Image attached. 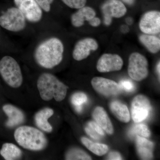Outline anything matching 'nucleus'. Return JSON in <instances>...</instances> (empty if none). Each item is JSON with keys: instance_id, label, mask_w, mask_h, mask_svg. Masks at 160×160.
<instances>
[{"instance_id": "f257e3e1", "label": "nucleus", "mask_w": 160, "mask_h": 160, "mask_svg": "<svg viewBox=\"0 0 160 160\" xmlns=\"http://www.w3.org/2000/svg\"><path fill=\"white\" fill-rule=\"evenodd\" d=\"M64 46L56 37L49 38L39 44L34 52V58L39 66L51 69L59 65L63 60Z\"/></svg>"}, {"instance_id": "f03ea898", "label": "nucleus", "mask_w": 160, "mask_h": 160, "mask_svg": "<svg viewBox=\"0 0 160 160\" xmlns=\"http://www.w3.org/2000/svg\"><path fill=\"white\" fill-rule=\"evenodd\" d=\"M41 98L49 101L54 98L58 102L66 98L68 87L54 75L45 72L40 75L37 83Z\"/></svg>"}, {"instance_id": "7ed1b4c3", "label": "nucleus", "mask_w": 160, "mask_h": 160, "mask_svg": "<svg viewBox=\"0 0 160 160\" xmlns=\"http://www.w3.org/2000/svg\"><path fill=\"white\" fill-rule=\"evenodd\" d=\"M14 137L19 146L31 151H42L48 146V140L44 133L32 126L19 127L14 132Z\"/></svg>"}, {"instance_id": "20e7f679", "label": "nucleus", "mask_w": 160, "mask_h": 160, "mask_svg": "<svg viewBox=\"0 0 160 160\" xmlns=\"http://www.w3.org/2000/svg\"><path fill=\"white\" fill-rule=\"evenodd\" d=\"M0 75L5 82L12 88H18L23 83L20 65L14 58L6 56L0 60Z\"/></svg>"}, {"instance_id": "39448f33", "label": "nucleus", "mask_w": 160, "mask_h": 160, "mask_svg": "<svg viewBox=\"0 0 160 160\" xmlns=\"http://www.w3.org/2000/svg\"><path fill=\"white\" fill-rule=\"evenodd\" d=\"M27 20L17 7L9 8L0 16V26L12 32H19L26 28Z\"/></svg>"}, {"instance_id": "423d86ee", "label": "nucleus", "mask_w": 160, "mask_h": 160, "mask_svg": "<svg viewBox=\"0 0 160 160\" xmlns=\"http://www.w3.org/2000/svg\"><path fill=\"white\" fill-rule=\"evenodd\" d=\"M128 72L129 77L135 81L139 82L145 79L149 73L146 58L139 52L132 53L129 57Z\"/></svg>"}, {"instance_id": "0eeeda50", "label": "nucleus", "mask_w": 160, "mask_h": 160, "mask_svg": "<svg viewBox=\"0 0 160 160\" xmlns=\"http://www.w3.org/2000/svg\"><path fill=\"white\" fill-rule=\"evenodd\" d=\"M14 2L29 22L38 23L42 20L43 10L35 0H14Z\"/></svg>"}, {"instance_id": "6e6552de", "label": "nucleus", "mask_w": 160, "mask_h": 160, "mask_svg": "<svg viewBox=\"0 0 160 160\" xmlns=\"http://www.w3.org/2000/svg\"><path fill=\"white\" fill-rule=\"evenodd\" d=\"M151 103L148 98L142 95L137 96L132 100L131 114L135 123H139L146 120L151 110Z\"/></svg>"}, {"instance_id": "1a4fd4ad", "label": "nucleus", "mask_w": 160, "mask_h": 160, "mask_svg": "<svg viewBox=\"0 0 160 160\" xmlns=\"http://www.w3.org/2000/svg\"><path fill=\"white\" fill-rule=\"evenodd\" d=\"M104 17V22L109 26L112 18H120L125 16L127 12L126 6L120 0H107L102 6Z\"/></svg>"}, {"instance_id": "9d476101", "label": "nucleus", "mask_w": 160, "mask_h": 160, "mask_svg": "<svg viewBox=\"0 0 160 160\" xmlns=\"http://www.w3.org/2000/svg\"><path fill=\"white\" fill-rule=\"evenodd\" d=\"M139 28L145 34L154 35L159 33L160 12L150 11L145 13L140 20Z\"/></svg>"}, {"instance_id": "9b49d317", "label": "nucleus", "mask_w": 160, "mask_h": 160, "mask_svg": "<svg viewBox=\"0 0 160 160\" xmlns=\"http://www.w3.org/2000/svg\"><path fill=\"white\" fill-rule=\"evenodd\" d=\"M93 89L105 96L118 94L121 91L119 85L114 81L102 77H95L91 81Z\"/></svg>"}, {"instance_id": "f8f14e48", "label": "nucleus", "mask_w": 160, "mask_h": 160, "mask_svg": "<svg viewBox=\"0 0 160 160\" xmlns=\"http://www.w3.org/2000/svg\"><path fill=\"white\" fill-rule=\"evenodd\" d=\"M123 61L118 55L105 53L98 60L97 69L101 72L119 71L122 68Z\"/></svg>"}, {"instance_id": "ddd939ff", "label": "nucleus", "mask_w": 160, "mask_h": 160, "mask_svg": "<svg viewBox=\"0 0 160 160\" xmlns=\"http://www.w3.org/2000/svg\"><path fill=\"white\" fill-rule=\"evenodd\" d=\"M98 48L96 40L87 38L78 41L72 51V57L76 61H81L89 56L92 51H96Z\"/></svg>"}, {"instance_id": "4468645a", "label": "nucleus", "mask_w": 160, "mask_h": 160, "mask_svg": "<svg viewBox=\"0 0 160 160\" xmlns=\"http://www.w3.org/2000/svg\"><path fill=\"white\" fill-rule=\"evenodd\" d=\"M2 109L8 118L6 123V126L8 128H14L25 122V114L18 107L10 104H6L3 106Z\"/></svg>"}, {"instance_id": "2eb2a0df", "label": "nucleus", "mask_w": 160, "mask_h": 160, "mask_svg": "<svg viewBox=\"0 0 160 160\" xmlns=\"http://www.w3.org/2000/svg\"><path fill=\"white\" fill-rule=\"evenodd\" d=\"M78 9L71 17L72 25L75 27H82L85 24V22H89L95 17V11L91 7L85 6Z\"/></svg>"}, {"instance_id": "dca6fc26", "label": "nucleus", "mask_w": 160, "mask_h": 160, "mask_svg": "<svg viewBox=\"0 0 160 160\" xmlns=\"http://www.w3.org/2000/svg\"><path fill=\"white\" fill-rule=\"evenodd\" d=\"M54 114V111L51 108H43L36 113L34 120L36 125L40 129L46 132H51L52 127L48 122V119Z\"/></svg>"}, {"instance_id": "f3484780", "label": "nucleus", "mask_w": 160, "mask_h": 160, "mask_svg": "<svg viewBox=\"0 0 160 160\" xmlns=\"http://www.w3.org/2000/svg\"><path fill=\"white\" fill-rule=\"evenodd\" d=\"M92 116L98 125L106 133L109 134L113 133V126L106 111L102 107H97L93 112Z\"/></svg>"}, {"instance_id": "a211bd4d", "label": "nucleus", "mask_w": 160, "mask_h": 160, "mask_svg": "<svg viewBox=\"0 0 160 160\" xmlns=\"http://www.w3.org/2000/svg\"><path fill=\"white\" fill-rule=\"evenodd\" d=\"M136 146L138 153L142 160H151L153 158L154 144L145 138L137 136Z\"/></svg>"}, {"instance_id": "6ab92c4d", "label": "nucleus", "mask_w": 160, "mask_h": 160, "mask_svg": "<svg viewBox=\"0 0 160 160\" xmlns=\"http://www.w3.org/2000/svg\"><path fill=\"white\" fill-rule=\"evenodd\" d=\"M110 109L112 113L121 122L128 123L130 121L129 109L125 104L119 101H113L110 104Z\"/></svg>"}, {"instance_id": "aec40b11", "label": "nucleus", "mask_w": 160, "mask_h": 160, "mask_svg": "<svg viewBox=\"0 0 160 160\" xmlns=\"http://www.w3.org/2000/svg\"><path fill=\"white\" fill-rule=\"evenodd\" d=\"M0 154L5 160H19L22 157V152L16 145L11 143H4L0 150Z\"/></svg>"}, {"instance_id": "412c9836", "label": "nucleus", "mask_w": 160, "mask_h": 160, "mask_svg": "<svg viewBox=\"0 0 160 160\" xmlns=\"http://www.w3.org/2000/svg\"><path fill=\"white\" fill-rule=\"evenodd\" d=\"M141 42L152 53H156L160 49L159 38L151 34H142L139 37Z\"/></svg>"}, {"instance_id": "4be33fe9", "label": "nucleus", "mask_w": 160, "mask_h": 160, "mask_svg": "<svg viewBox=\"0 0 160 160\" xmlns=\"http://www.w3.org/2000/svg\"><path fill=\"white\" fill-rule=\"evenodd\" d=\"M81 141L83 145L89 150L98 156L104 155L107 153L109 150V147L105 144L93 142L89 139L85 137L81 138Z\"/></svg>"}, {"instance_id": "5701e85b", "label": "nucleus", "mask_w": 160, "mask_h": 160, "mask_svg": "<svg viewBox=\"0 0 160 160\" xmlns=\"http://www.w3.org/2000/svg\"><path fill=\"white\" fill-rule=\"evenodd\" d=\"M66 159L68 160H92L90 156L85 151L78 148H72L66 152Z\"/></svg>"}, {"instance_id": "b1692460", "label": "nucleus", "mask_w": 160, "mask_h": 160, "mask_svg": "<svg viewBox=\"0 0 160 160\" xmlns=\"http://www.w3.org/2000/svg\"><path fill=\"white\" fill-rule=\"evenodd\" d=\"M129 134L132 136L137 135L142 137L149 138L151 135V132L146 125L138 124L132 127L129 132Z\"/></svg>"}, {"instance_id": "393cba45", "label": "nucleus", "mask_w": 160, "mask_h": 160, "mask_svg": "<svg viewBox=\"0 0 160 160\" xmlns=\"http://www.w3.org/2000/svg\"><path fill=\"white\" fill-rule=\"evenodd\" d=\"M71 102L74 107L82 106L83 104L87 102L88 98L85 93L82 92H76L72 96Z\"/></svg>"}, {"instance_id": "a878e982", "label": "nucleus", "mask_w": 160, "mask_h": 160, "mask_svg": "<svg viewBox=\"0 0 160 160\" xmlns=\"http://www.w3.org/2000/svg\"><path fill=\"white\" fill-rule=\"evenodd\" d=\"M64 4L72 9H79L86 5L87 0H62Z\"/></svg>"}, {"instance_id": "bb28decb", "label": "nucleus", "mask_w": 160, "mask_h": 160, "mask_svg": "<svg viewBox=\"0 0 160 160\" xmlns=\"http://www.w3.org/2000/svg\"><path fill=\"white\" fill-rule=\"evenodd\" d=\"M121 90H125L127 92H132L135 89V86L134 83L128 79H123L121 80L119 83Z\"/></svg>"}, {"instance_id": "cd10ccee", "label": "nucleus", "mask_w": 160, "mask_h": 160, "mask_svg": "<svg viewBox=\"0 0 160 160\" xmlns=\"http://www.w3.org/2000/svg\"><path fill=\"white\" fill-rule=\"evenodd\" d=\"M40 8L46 12H48L51 10V5L54 0H35Z\"/></svg>"}, {"instance_id": "c85d7f7f", "label": "nucleus", "mask_w": 160, "mask_h": 160, "mask_svg": "<svg viewBox=\"0 0 160 160\" xmlns=\"http://www.w3.org/2000/svg\"><path fill=\"white\" fill-rule=\"evenodd\" d=\"M88 126L92 128L93 130H94L96 132H97L100 135H105V133L103 131V129H102L101 127L97 124V123L95 122H90L88 123Z\"/></svg>"}, {"instance_id": "c756f323", "label": "nucleus", "mask_w": 160, "mask_h": 160, "mask_svg": "<svg viewBox=\"0 0 160 160\" xmlns=\"http://www.w3.org/2000/svg\"><path fill=\"white\" fill-rule=\"evenodd\" d=\"M85 131L89 136L95 140H99L101 138L102 136L96 132L94 130H93L89 126H87L85 128Z\"/></svg>"}, {"instance_id": "7c9ffc66", "label": "nucleus", "mask_w": 160, "mask_h": 160, "mask_svg": "<svg viewBox=\"0 0 160 160\" xmlns=\"http://www.w3.org/2000/svg\"><path fill=\"white\" fill-rule=\"evenodd\" d=\"M107 159L111 160H120L122 159L121 154L117 152H111L108 155Z\"/></svg>"}, {"instance_id": "2f4dec72", "label": "nucleus", "mask_w": 160, "mask_h": 160, "mask_svg": "<svg viewBox=\"0 0 160 160\" xmlns=\"http://www.w3.org/2000/svg\"><path fill=\"white\" fill-rule=\"evenodd\" d=\"M89 24L92 27H98L101 24V21L99 18L95 17L92 18L89 21Z\"/></svg>"}, {"instance_id": "473e14b6", "label": "nucleus", "mask_w": 160, "mask_h": 160, "mask_svg": "<svg viewBox=\"0 0 160 160\" xmlns=\"http://www.w3.org/2000/svg\"><path fill=\"white\" fill-rule=\"evenodd\" d=\"M121 30L123 33H126L129 31V28L128 26L126 25H123L121 27Z\"/></svg>"}, {"instance_id": "72a5a7b5", "label": "nucleus", "mask_w": 160, "mask_h": 160, "mask_svg": "<svg viewBox=\"0 0 160 160\" xmlns=\"http://www.w3.org/2000/svg\"><path fill=\"white\" fill-rule=\"evenodd\" d=\"M126 23L129 25H131L133 23V19L131 18H127L126 19Z\"/></svg>"}, {"instance_id": "f704fd0d", "label": "nucleus", "mask_w": 160, "mask_h": 160, "mask_svg": "<svg viewBox=\"0 0 160 160\" xmlns=\"http://www.w3.org/2000/svg\"><path fill=\"white\" fill-rule=\"evenodd\" d=\"M123 2L129 5H132L134 2L135 0H122Z\"/></svg>"}, {"instance_id": "c9c22d12", "label": "nucleus", "mask_w": 160, "mask_h": 160, "mask_svg": "<svg viewBox=\"0 0 160 160\" xmlns=\"http://www.w3.org/2000/svg\"><path fill=\"white\" fill-rule=\"evenodd\" d=\"M75 109L78 112H80L82 110V106H78L75 107Z\"/></svg>"}, {"instance_id": "e433bc0d", "label": "nucleus", "mask_w": 160, "mask_h": 160, "mask_svg": "<svg viewBox=\"0 0 160 160\" xmlns=\"http://www.w3.org/2000/svg\"><path fill=\"white\" fill-rule=\"evenodd\" d=\"M160 62L158 63L157 66V72L158 76H159V78L160 79Z\"/></svg>"}]
</instances>
